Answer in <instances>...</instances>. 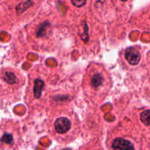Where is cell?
<instances>
[{
  "label": "cell",
  "instance_id": "cell-1",
  "mask_svg": "<svg viewBox=\"0 0 150 150\" xmlns=\"http://www.w3.org/2000/svg\"><path fill=\"white\" fill-rule=\"evenodd\" d=\"M102 68H92L87 76V86L94 92H104L110 86V79Z\"/></svg>",
  "mask_w": 150,
  "mask_h": 150
},
{
  "label": "cell",
  "instance_id": "cell-2",
  "mask_svg": "<svg viewBox=\"0 0 150 150\" xmlns=\"http://www.w3.org/2000/svg\"><path fill=\"white\" fill-rule=\"evenodd\" d=\"M51 127L57 138L63 139L71 131L74 127V121L69 115L59 116L54 120Z\"/></svg>",
  "mask_w": 150,
  "mask_h": 150
},
{
  "label": "cell",
  "instance_id": "cell-3",
  "mask_svg": "<svg viewBox=\"0 0 150 150\" xmlns=\"http://www.w3.org/2000/svg\"><path fill=\"white\" fill-rule=\"evenodd\" d=\"M125 58L126 61L132 65L138 64L141 59L140 52L133 47H129L125 51Z\"/></svg>",
  "mask_w": 150,
  "mask_h": 150
},
{
  "label": "cell",
  "instance_id": "cell-4",
  "mask_svg": "<svg viewBox=\"0 0 150 150\" xmlns=\"http://www.w3.org/2000/svg\"><path fill=\"white\" fill-rule=\"evenodd\" d=\"M111 148L113 149H134L135 146L129 141L121 138H118L113 142Z\"/></svg>",
  "mask_w": 150,
  "mask_h": 150
},
{
  "label": "cell",
  "instance_id": "cell-5",
  "mask_svg": "<svg viewBox=\"0 0 150 150\" xmlns=\"http://www.w3.org/2000/svg\"><path fill=\"white\" fill-rule=\"evenodd\" d=\"M44 86V82L39 79L34 80L33 86H32V93L33 97L36 99H39L41 97L43 92V88Z\"/></svg>",
  "mask_w": 150,
  "mask_h": 150
},
{
  "label": "cell",
  "instance_id": "cell-6",
  "mask_svg": "<svg viewBox=\"0 0 150 150\" xmlns=\"http://www.w3.org/2000/svg\"><path fill=\"white\" fill-rule=\"evenodd\" d=\"M0 142L5 145L13 146V145L16 144V136H15V135L13 133L5 132V133H4L1 135V138H0Z\"/></svg>",
  "mask_w": 150,
  "mask_h": 150
},
{
  "label": "cell",
  "instance_id": "cell-7",
  "mask_svg": "<svg viewBox=\"0 0 150 150\" xmlns=\"http://www.w3.org/2000/svg\"><path fill=\"white\" fill-rule=\"evenodd\" d=\"M141 122L146 125H150V110H146L141 114Z\"/></svg>",
  "mask_w": 150,
  "mask_h": 150
},
{
  "label": "cell",
  "instance_id": "cell-8",
  "mask_svg": "<svg viewBox=\"0 0 150 150\" xmlns=\"http://www.w3.org/2000/svg\"><path fill=\"white\" fill-rule=\"evenodd\" d=\"M87 0H71L72 4L77 7H80L85 4Z\"/></svg>",
  "mask_w": 150,
  "mask_h": 150
},
{
  "label": "cell",
  "instance_id": "cell-9",
  "mask_svg": "<svg viewBox=\"0 0 150 150\" xmlns=\"http://www.w3.org/2000/svg\"><path fill=\"white\" fill-rule=\"evenodd\" d=\"M149 23H150V13L149 14Z\"/></svg>",
  "mask_w": 150,
  "mask_h": 150
},
{
  "label": "cell",
  "instance_id": "cell-10",
  "mask_svg": "<svg viewBox=\"0 0 150 150\" xmlns=\"http://www.w3.org/2000/svg\"><path fill=\"white\" fill-rule=\"evenodd\" d=\"M121 1H127V0H121Z\"/></svg>",
  "mask_w": 150,
  "mask_h": 150
}]
</instances>
